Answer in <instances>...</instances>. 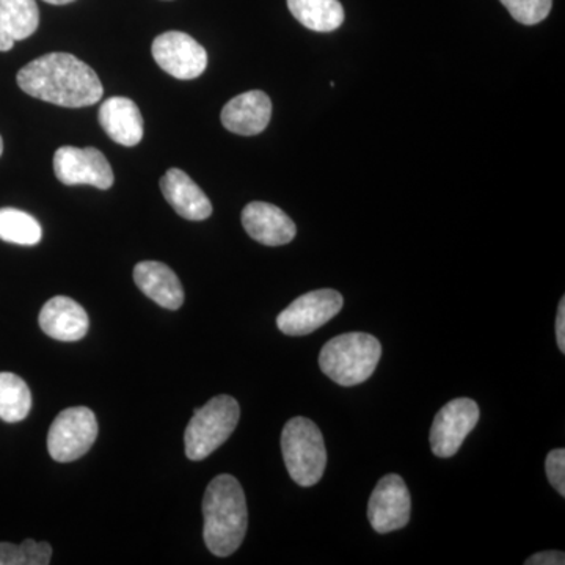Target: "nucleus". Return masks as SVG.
Masks as SVG:
<instances>
[{
  "label": "nucleus",
  "mask_w": 565,
  "mask_h": 565,
  "mask_svg": "<svg viewBox=\"0 0 565 565\" xmlns=\"http://www.w3.org/2000/svg\"><path fill=\"white\" fill-rule=\"evenodd\" d=\"M17 79L29 96L71 109L93 106L104 95L95 70L66 52L35 58L18 73Z\"/></svg>",
  "instance_id": "nucleus-1"
},
{
  "label": "nucleus",
  "mask_w": 565,
  "mask_h": 565,
  "mask_svg": "<svg viewBox=\"0 0 565 565\" xmlns=\"http://www.w3.org/2000/svg\"><path fill=\"white\" fill-rule=\"evenodd\" d=\"M204 544L214 556H232L247 534L248 512L243 486L232 475L212 479L203 498Z\"/></svg>",
  "instance_id": "nucleus-2"
},
{
  "label": "nucleus",
  "mask_w": 565,
  "mask_h": 565,
  "mask_svg": "<svg viewBox=\"0 0 565 565\" xmlns=\"http://www.w3.org/2000/svg\"><path fill=\"white\" fill-rule=\"evenodd\" d=\"M382 344L370 333L352 332L334 337L319 353V366L341 386L366 382L381 362Z\"/></svg>",
  "instance_id": "nucleus-3"
},
{
  "label": "nucleus",
  "mask_w": 565,
  "mask_h": 565,
  "mask_svg": "<svg viewBox=\"0 0 565 565\" xmlns=\"http://www.w3.org/2000/svg\"><path fill=\"white\" fill-rule=\"evenodd\" d=\"M281 452L288 473L300 487L321 481L327 467V449L319 427L311 419H289L281 433Z\"/></svg>",
  "instance_id": "nucleus-4"
},
{
  "label": "nucleus",
  "mask_w": 565,
  "mask_h": 565,
  "mask_svg": "<svg viewBox=\"0 0 565 565\" xmlns=\"http://www.w3.org/2000/svg\"><path fill=\"white\" fill-rule=\"evenodd\" d=\"M241 418L239 403L221 394L199 408L188 424L184 434L185 456L191 460L206 459L221 448L236 429Z\"/></svg>",
  "instance_id": "nucleus-5"
},
{
  "label": "nucleus",
  "mask_w": 565,
  "mask_h": 565,
  "mask_svg": "<svg viewBox=\"0 0 565 565\" xmlns=\"http://www.w3.org/2000/svg\"><path fill=\"white\" fill-rule=\"evenodd\" d=\"M96 437L98 422L90 408L71 407L51 424L47 449L55 462H74L90 451Z\"/></svg>",
  "instance_id": "nucleus-6"
},
{
  "label": "nucleus",
  "mask_w": 565,
  "mask_h": 565,
  "mask_svg": "<svg viewBox=\"0 0 565 565\" xmlns=\"http://www.w3.org/2000/svg\"><path fill=\"white\" fill-rule=\"evenodd\" d=\"M344 300L340 292L333 289H318L303 294L294 300L277 318V327L288 337H305L321 329L340 313Z\"/></svg>",
  "instance_id": "nucleus-7"
},
{
  "label": "nucleus",
  "mask_w": 565,
  "mask_h": 565,
  "mask_svg": "<svg viewBox=\"0 0 565 565\" xmlns=\"http://www.w3.org/2000/svg\"><path fill=\"white\" fill-rule=\"evenodd\" d=\"M152 58L174 79L192 81L207 66V52L184 32H166L152 41Z\"/></svg>",
  "instance_id": "nucleus-8"
},
{
  "label": "nucleus",
  "mask_w": 565,
  "mask_h": 565,
  "mask_svg": "<svg viewBox=\"0 0 565 565\" xmlns=\"http://www.w3.org/2000/svg\"><path fill=\"white\" fill-rule=\"evenodd\" d=\"M479 416V405L470 397H459L446 404L430 427V449L434 455L441 459L455 456L465 438L475 429Z\"/></svg>",
  "instance_id": "nucleus-9"
},
{
  "label": "nucleus",
  "mask_w": 565,
  "mask_h": 565,
  "mask_svg": "<svg viewBox=\"0 0 565 565\" xmlns=\"http://www.w3.org/2000/svg\"><path fill=\"white\" fill-rule=\"evenodd\" d=\"M54 172L62 184H88L102 191L110 189L115 181L109 161L96 148H58L54 154Z\"/></svg>",
  "instance_id": "nucleus-10"
},
{
  "label": "nucleus",
  "mask_w": 565,
  "mask_h": 565,
  "mask_svg": "<svg viewBox=\"0 0 565 565\" xmlns=\"http://www.w3.org/2000/svg\"><path fill=\"white\" fill-rule=\"evenodd\" d=\"M411 492L399 475H386L375 486L367 503V519L375 533L403 530L411 520Z\"/></svg>",
  "instance_id": "nucleus-11"
},
{
  "label": "nucleus",
  "mask_w": 565,
  "mask_h": 565,
  "mask_svg": "<svg viewBox=\"0 0 565 565\" xmlns=\"http://www.w3.org/2000/svg\"><path fill=\"white\" fill-rule=\"evenodd\" d=\"M245 232L256 243L280 247L296 237V223L286 212L275 204L264 202L248 203L243 211Z\"/></svg>",
  "instance_id": "nucleus-12"
},
{
  "label": "nucleus",
  "mask_w": 565,
  "mask_h": 565,
  "mask_svg": "<svg viewBox=\"0 0 565 565\" xmlns=\"http://www.w3.org/2000/svg\"><path fill=\"white\" fill-rule=\"evenodd\" d=\"M273 117V102L262 90L245 92L225 104L222 125L237 136H258Z\"/></svg>",
  "instance_id": "nucleus-13"
},
{
  "label": "nucleus",
  "mask_w": 565,
  "mask_h": 565,
  "mask_svg": "<svg viewBox=\"0 0 565 565\" xmlns=\"http://www.w3.org/2000/svg\"><path fill=\"white\" fill-rule=\"evenodd\" d=\"M39 322L47 337L65 343L82 340L90 327L87 311L76 300L65 296L54 297L46 302L41 308Z\"/></svg>",
  "instance_id": "nucleus-14"
},
{
  "label": "nucleus",
  "mask_w": 565,
  "mask_h": 565,
  "mask_svg": "<svg viewBox=\"0 0 565 565\" xmlns=\"http://www.w3.org/2000/svg\"><path fill=\"white\" fill-rule=\"evenodd\" d=\"M163 199L185 221L202 222L211 217L212 204L200 185L180 169H170L161 180Z\"/></svg>",
  "instance_id": "nucleus-15"
},
{
  "label": "nucleus",
  "mask_w": 565,
  "mask_h": 565,
  "mask_svg": "<svg viewBox=\"0 0 565 565\" xmlns=\"http://www.w3.org/2000/svg\"><path fill=\"white\" fill-rule=\"evenodd\" d=\"M134 281L148 299L167 310H180L184 303V289L180 278L166 264L143 262L134 267Z\"/></svg>",
  "instance_id": "nucleus-16"
},
{
  "label": "nucleus",
  "mask_w": 565,
  "mask_h": 565,
  "mask_svg": "<svg viewBox=\"0 0 565 565\" xmlns=\"http://www.w3.org/2000/svg\"><path fill=\"white\" fill-rule=\"evenodd\" d=\"M99 125L111 140L136 147L143 139V118L137 104L122 96L106 99L99 107Z\"/></svg>",
  "instance_id": "nucleus-17"
},
{
  "label": "nucleus",
  "mask_w": 565,
  "mask_h": 565,
  "mask_svg": "<svg viewBox=\"0 0 565 565\" xmlns=\"http://www.w3.org/2000/svg\"><path fill=\"white\" fill-rule=\"evenodd\" d=\"M39 25L35 0H0V52L10 51L17 41L32 36Z\"/></svg>",
  "instance_id": "nucleus-18"
},
{
  "label": "nucleus",
  "mask_w": 565,
  "mask_h": 565,
  "mask_svg": "<svg viewBox=\"0 0 565 565\" xmlns=\"http://www.w3.org/2000/svg\"><path fill=\"white\" fill-rule=\"evenodd\" d=\"M294 18L315 32H333L344 22V9L338 0H288Z\"/></svg>",
  "instance_id": "nucleus-19"
},
{
  "label": "nucleus",
  "mask_w": 565,
  "mask_h": 565,
  "mask_svg": "<svg viewBox=\"0 0 565 565\" xmlns=\"http://www.w3.org/2000/svg\"><path fill=\"white\" fill-rule=\"evenodd\" d=\"M32 408V394L28 384L13 373H0V419L20 423Z\"/></svg>",
  "instance_id": "nucleus-20"
},
{
  "label": "nucleus",
  "mask_w": 565,
  "mask_h": 565,
  "mask_svg": "<svg viewBox=\"0 0 565 565\" xmlns=\"http://www.w3.org/2000/svg\"><path fill=\"white\" fill-rule=\"evenodd\" d=\"M0 239L3 243L32 247L43 239V230L35 217L14 207L0 210Z\"/></svg>",
  "instance_id": "nucleus-21"
},
{
  "label": "nucleus",
  "mask_w": 565,
  "mask_h": 565,
  "mask_svg": "<svg viewBox=\"0 0 565 565\" xmlns=\"http://www.w3.org/2000/svg\"><path fill=\"white\" fill-rule=\"evenodd\" d=\"M511 17L523 25H535L552 11L553 0H500Z\"/></svg>",
  "instance_id": "nucleus-22"
},
{
  "label": "nucleus",
  "mask_w": 565,
  "mask_h": 565,
  "mask_svg": "<svg viewBox=\"0 0 565 565\" xmlns=\"http://www.w3.org/2000/svg\"><path fill=\"white\" fill-rule=\"evenodd\" d=\"M546 476L550 484L561 497H565V449H553L545 460Z\"/></svg>",
  "instance_id": "nucleus-23"
},
{
  "label": "nucleus",
  "mask_w": 565,
  "mask_h": 565,
  "mask_svg": "<svg viewBox=\"0 0 565 565\" xmlns=\"http://www.w3.org/2000/svg\"><path fill=\"white\" fill-rule=\"evenodd\" d=\"M24 552L25 565H47L51 563L52 546L47 542H36L33 539L21 544Z\"/></svg>",
  "instance_id": "nucleus-24"
},
{
  "label": "nucleus",
  "mask_w": 565,
  "mask_h": 565,
  "mask_svg": "<svg viewBox=\"0 0 565 565\" xmlns=\"http://www.w3.org/2000/svg\"><path fill=\"white\" fill-rule=\"evenodd\" d=\"M0 565H25L21 545L0 542Z\"/></svg>",
  "instance_id": "nucleus-25"
},
{
  "label": "nucleus",
  "mask_w": 565,
  "mask_h": 565,
  "mask_svg": "<svg viewBox=\"0 0 565 565\" xmlns=\"http://www.w3.org/2000/svg\"><path fill=\"white\" fill-rule=\"evenodd\" d=\"M526 565H564L565 556L563 552H542L531 556L525 561Z\"/></svg>",
  "instance_id": "nucleus-26"
},
{
  "label": "nucleus",
  "mask_w": 565,
  "mask_h": 565,
  "mask_svg": "<svg viewBox=\"0 0 565 565\" xmlns=\"http://www.w3.org/2000/svg\"><path fill=\"white\" fill-rule=\"evenodd\" d=\"M556 340L559 351L565 352V297L561 299L556 318Z\"/></svg>",
  "instance_id": "nucleus-27"
},
{
  "label": "nucleus",
  "mask_w": 565,
  "mask_h": 565,
  "mask_svg": "<svg viewBox=\"0 0 565 565\" xmlns=\"http://www.w3.org/2000/svg\"><path fill=\"white\" fill-rule=\"evenodd\" d=\"M44 2L52 3V6H66V3L74 2V0H44Z\"/></svg>",
  "instance_id": "nucleus-28"
},
{
  "label": "nucleus",
  "mask_w": 565,
  "mask_h": 565,
  "mask_svg": "<svg viewBox=\"0 0 565 565\" xmlns=\"http://www.w3.org/2000/svg\"><path fill=\"white\" fill-rule=\"evenodd\" d=\"M3 152V140L2 137H0V156H2Z\"/></svg>",
  "instance_id": "nucleus-29"
}]
</instances>
